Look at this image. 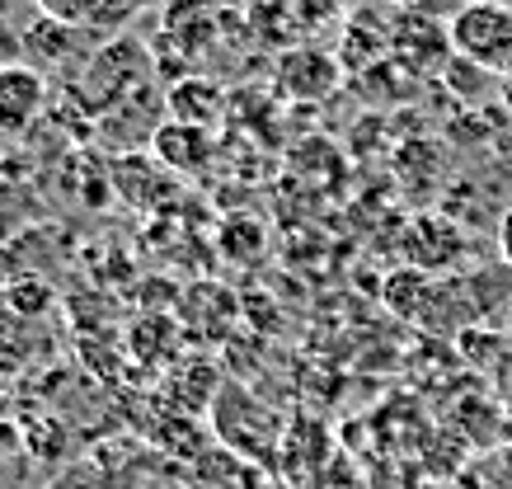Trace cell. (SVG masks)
Masks as SVG:
<instances>
[{"mask_svg":"<svg viewBox=\"0 0 512 489\" xmlns=\"http://www.w3.org/2000/svg\"><path fill=\"white\" fill-rule=\"evenodd\" d=\"M151 76H156V52H151V43L118 33V38H104V43L94 48L90 62L66 80V95L76 99L90 118H109V113L123 109L127 99H137L141 90H151Z\"/></svg>","mask_w":512,"mask_h":489,"instance_id":"6da1fadb","label":"cell"},{"mask_svg":"<svg viewBox=\"0 0 512 489\" xmlns=\"http://www.w3.org/2000/svg\"><path fill=\"white\" fill-rule=\"evenodd\" d=\"M447 43L451 57H461V62L503 80L512 71V10L489 5V0H461L451 10Z\"/></svg>","mask_w":512,"mask_h":489,"instance_id":"7a4b0ae2","label":"cell"},{"mask_svg":"<svg viewBox=\"0 0 512 489\" xmlns=\"http://www.w3.org/2000/svg\"><path fill=\"white\" fill-rule=\"evenodd\" d=\"M160 24H165L160 38L170 48L174 71H193L198 62H207V52L221 38V10L212 0H165Z\"/></svg>","mask_w":512,"mask_h":489,"instance_id":"3957f363","label":"cell"},{"mask_svg":"<svg viewBox=\"0 0 512 489\" xmlns=\"http://www.w3.org/2000/svg\"><path fill=\"white\" fill-rule=\"evenodd\" d=\"M104 38H94V33L85 29H71V24H62V19H47L38 15L24 29V52H29V66L33 71H57V76H76L80 66L94 57V48H99Z\"/></svg>","mask_w":512,"mask_h":489,"instance_id":"277c9868","label":"cell"},{"mask_svg":"<svg viewBox=\"0 0 512 489\" xmlns=\"http://www.w3.org/2000/svg\"><path fill=\"white\" fill-rule=\"evenodd\" d=\"M33 5H38V15L62 19V24L85 29V33H94V38H118L141 10H151L156 0H33Z\"/></svg>","mask_w":512,"mask_h":489,"instance_id":"5b68a950","label":"cell"},{"mask_svg":"<svg viewBox=\"0 0 512 489\" xmlns=\"http://www.w3.org/2000/svg\"><path fill=\"white\" fill-rule=\"evenodd\" d=\"M47 104V76L29 62H0V132L24 137Z\"/></svg>","mask_w":512,"mask_h":489,"instance_id":"8992f818","label":"cell"},{"mask_svg":"<svg viewBox=\"0 0 512 489\" xmlns=\"http://www.w3.org/2000/svg\"><path fill=\"white\" fill-rule=\"evenodd\" d=\"M404 254L428 278L442 269H456L466 259V226L451 217H419L409 226V236H404Z\"/></svg>","mask_w":512,"mask_h":489,"instance_id":"52a82bcc","label":"cell"},{"mask_svg":"<svg viewBox=\"0 0 512 489\" xmlns=\"http://www.w3.org/2000/svg\"><path fill=\"white\" fill-rule=\"evenodd\" d=\"M151 156L170 174H202L212 165V132L198 123L165 118V123H156V132H151Z\"/></svg>","mask_w":512,"mask_h":489,"instance_id":"ba28073f","label":"cell"},{"mask_svg":"<svg viewBox=\"0 0 512 489\" xmlns=\"http://www.w3.org/2000/svg\"><path fill=\"white\" fill-rule=\"evenodd\" d=\"M339 76H343V66L320 48H292L278 62V90L301 99V104H315V99L334 95Z\"/></svg>","mask_w":512,"mask_h":489,"instance_id":"9c48e42d","label":"cell"},{"mask_svg":"<svg viewBox=\"0 0 512 489\" xmlns=\"http://www.w3.org/2000/svg\"><path fill=\"white\" fill-rule=\"evenodd\" d=\"M170 113L179 118V123H198V127H212L221 118V104H226V95H221V85H212L207 76H179L170 85Z\"/></svg>","mask_w":512,"mask_h":489,"instance_id":"30bf717a","label":"cell"},{"mask_svg":"<svg viewBox=\"0 0 512 489\" xmlns=\"http://www.w3.org/2000/svg\"><path fill=\"white\" fill-rule=\"evenodd\" d=\"M292 0H240V19H245V29L259 38V43H268V48H287L296 38V24L292 19Z\"/></svg>","mask_w":512,"mask_h":489,"instance_id":"8fae6325","label":"cell"},{"mask_svg":"<svg viewBox=\"0 0 512 489\" xmlns=\"http://www.w3.org/2000/svg\"><path fill=\"white\" fill-rule=\"evenodd\" d=\"M47 489H123V480L104 461H80V466H71L62 480H52Z\"/></svg>","mask_w":512,"mask_h":489,"instance_id":"7c38bea8","label":"cell"},{"mask_svg":"<svg viewBox=\"0 0 512 489\" xmlns=\"http://www.w3.org/2000/svg\"><path fill=\"white\" fill-rule=\"evenodd\" d=\"M19 442V414L10 410V400L0 395V447H15Z\"/></svg>","mask_w":512,"mask_h":489,"instance_id":"4fadbf2b","label":"cell"},{"mask_svg":"<svg viewBox=\"0 0 512 489\" xmlns=\"http://www.w3.org/2000/svg\"><path fill=\"white\" fill-rule=\"evenodd\" d=\"M498 254H503V269H512V207L498 217Z\"/></svg>","mask_w":512,"mask_h":489,"instance_id":"5bb4252c","label":"cell"},{"mask_svg":"<svg viewBox=\"0 0 512 489\" xmlns=\"http://www.w3.org/2000/svg\"><path fill=\"white\" fill-rule=\"evenodd\" d=\"M498 104H503V109H508V118H512V71L498 80Z\"/></svg>","mask_w":512,"mask_h":489,"instance_id":"9a60e30c","label":"cell"},{"mask_svg":"<svg viewBox=\"0 0 512 489\" xmlns=\"http://www.w3.org/2000/svg\"><path fill=\"white\" fill-rule=\"evenodd\" d=\"M489 5H503V10H512V0H489Z\"/></svg>","mask_w":512,"mask_h":489,"instance_id":"2e32d148","label":"cell"},{"mask_svg":"<svg viewBox=\"0 0 512 489\" xmlns=\"http://www.w3.org/2000/svg\"><path fill=\"white\" fill-rule=\"evenodd\" d=\"M508 339H512V301H508Z\"/></svg>","mask_w":512,"mask_h":489,"instance_id":"e0dca14e","label":"cell"}]
</instances>
